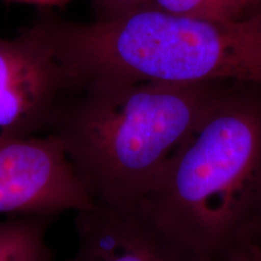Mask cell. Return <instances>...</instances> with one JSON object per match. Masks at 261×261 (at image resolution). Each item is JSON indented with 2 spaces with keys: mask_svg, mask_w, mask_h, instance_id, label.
Returning <instances> with one entry per match:
<instances>
[{
  "mask_svg": "<svg viewBox=\"0 0 261 261\" xmlns=\"http://www.w3.org/2000/svg\"><path fill=\"white\" fill-rule=\"evenodd\" d=\"M149 0H93L99 12V19L114 18L129 14L148 4Z\"/></svg>",
  "mask_w": 261,
  "mask_h": 261,
  "instance_id": "30bf717a",
  "label": "cell"
},
{
  "mask_svg": "<svg viewBox=\"0 0 261 261\" xmlns=\"http://www.w3.org/2000/svg\"><path fill=\"white\" fill-rule=\"evenodd\" d=\"M250 231L256 236H259L261 238V198L259 202V207H257V212L255 215V220H254L253 226L250 228Z\"/></svg>",
  "mask_w": 261,
  "mask_h": 261,
  "instance_id": "7c38bea8",
  "label": "cell"
},
{
  "mask_svg": "<svg viewBox=\"0 0 261 261\" xmlns=\"http://www.w3.org/2000/svg\"><path fill=\"white\" fill-rule=\"evenodd\" d=\"M261 198V97L221 91L135 210L195 261H218Z\"/></svg>",
  "mask_w": 261,
  "mask_h": 261,
  "instance_id": "7a4b0ae2",
  "label": "cell"
},
{
  "mask_svg": "<svg viewBox=\"0 0 261 261\" xmlns=\"http://www.w3.org/2000/svg\"><path fill=\"white\" fill-rule=\"evenodd\" d=\"M74 85L96 79L232 81L261 89V12L208 19L144 6L91 23L38 17Z\"/></svg>",
  "mask_w": 261,
  "mask_h": 261,
  "instance_id": "3957f363",
  "label": "cell"
},
{
  "mask_svg": "<svg viewBox=\"0 0 261 261\" xmlns=\"http://www.w3.org/2000/svg\"><path fill=\"white\" fill-rule=\"evenodd\" d=\"M55 217L17 215L0 221V261H52L47 231Z\"/></svg>",
  "mask_w": 261,
  "mask_h": 261,
  "instance_id": "52a82bcc",
  "label": "cell"
},
{
  "mask_svg": "<svg viewBox=\"0 0 261 261\" xmlns=\"http://www.w3.org/2000/svg\"><path fill=\"white\" fill-rule=\"evenodd\" d=\"M6 3H21V4H34L40 6H55L65 4L69 0H5Z\"/></svg>",
  "mask_w": 261,
  "mask_h": 261,
  "instance_id": "8fae6325",
  "label": "cell"
},
{
  "mask_svg": "<svg viewBox=\"0 0 261 261\" xmlns=\"http://www.w3.org/2000/svg\"><path fill=\"white\" fill-rule=\"evenodd\" d=\"M93 205L56 136L0 138V214L56 217Z\"/></svg>",
  "mask_w": 261,
  "mask_h": 261,
  "instance_id": "5b68a950",
  "label": "cell"
},
{
  "mask_svg": "<svg viewBox=\"0 0 261 261\" xmlns=\"http://www.w3.org/2000/svg\"><path fill=\"white\" fill-rule=\"evenodd\" d=\"M76 249L68 261H195L133 208L94 204L74 219Z\"/></svg>",
  "mask_w": 261,
  "mask_h": 261,
  "instance_id": "8992f818",
  "label": "cell"
},
{
  "mask_svg": "<svg viewBox=\"0 0 261 261\" xmlns=\"http://www.w3.org/2000/svg\"><path fill=\"white\" fill-rule=\"evenodd\" d=\"M221 92L218 84L75 85L50 133L93 204L135 208Z\"/></svg>",
  "mask_w": 261,
  "mask_h": 261,
  "instance_id": "6da1fadb",
  "label": "cell"
},
{
  "mask_svg": "<svg viewBox=\"0 0 261 261\" xmlns=\"http://www.w3.org/2000/svg\"><path fill=\"white\" fill-rule=\"evenodd\" d=\"M74 87L38 21L0 37V138L48 135Z\"/></svg>",
  "mask_w": 261,
  "mask_h": 261,
  "instance_id": "277c9868",
  "label": "cell"
},
{
  "mask_svg": "<svg viewBox=\"0 0 261 261\" xmlns=\"http://www.w3.org/2000/svg\"><path fill=\"white\" fill-rule=\"evenodd\" d=\"M145 6L173 15L208 19H233L241 16V11L227 0H149Z\"/></svg>",
  "mask_w": 261,
  "mask_h": 261,
  "instance_id": "ba28073f",
  "label": "cell"
},
{
  "mask_svg": "<svg viewBox=\"0 0 261 261\" xmlns=\"http://www.w3.org/2000/svg\"><path fill=\"white\" fill-rule=\"evenodd\" d=\"M218 261H261V238L249 231L228 248Z\"/></svg>",
  "mask_w": 261,
  "mask_h": 261,
  "instance_id": "9c48e42d",
  "label": "cell"
},
{
  "mask_svg": "<svg viewBox=\"0 0 261 261\" xmlns=\"http://www.w3.org/2000/svg\"><path fill=\"white\" fill-rule=\"evenodd\" d=\"M241 2H242L243 4H244V6H246V8H247L248 5L254 4V3H260L261 0H241Z\"/></svg>",
  "mask_w": 261,
  "mask_h": 261,
  "instance_id": "4fadbf2b",
  "label": "cell"
}]
</instances>
